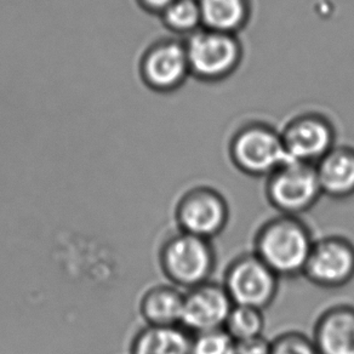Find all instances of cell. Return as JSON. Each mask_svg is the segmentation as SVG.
<instances>
[{
	"label": "cell",
	"mask_w": 354,
	"mask_h": 354,
	"mask_svg": "<svg viewBox=\"0 0 354 354\" xmlns=\"http://www.w3.org/2000/svg\"><path fill=\"white\" fill-rule=\"evenodd\" d=\"M238 35L201 28L185 41L189 73L203 82H220L236 72L243 57Z\"/></svg>",
	"instance_id": "277c9868"
},
{
	"label": "cell",
	"mask_w": 354,
	"mask_h": 354,
	"mask_svg": "<svg viewBox=\"0 0 354 354\" xmlns=\"http://www.w3.org/2000/svg\"><path fill=\"white\" fill-rule=\"evenodd\" d=\"M322 289H339L354 279V243L341 234L315 239L304 274Z\"/></svg>",
	"instance_id": "ba28073f"
},
{
	"label": "cell",
	"mask_w": 354,
	"mask_h": 354,
	"mask_svg": "<svg viewBox=\"0 0 354 354\" xmlns=\"http://www.w3.org/2000/svg\"><path fill=\"white\" fill-rule=\"evenodd\" d=\"M233 306L222 283L205 281L185 291L181 326L191 334L223 329Z\"/></svg>",
	"instance_id": "8fae6325"
},
{
	"label": "cell",
	"mask_w": 354,
	"mask_h": 354,
	"mask_svg": "<svg viewBox=\"0 0 354 354\" xmlns=\"http://www.w3.org/2000/svg\"><path fill=\"white\" fill-rule=\"evenodd\" d=\"M323 196L347 199L354 196V148L335 146L315 164Z\"/></svg>",
	"instance_id": "4fadbf2b"
},
{
	"label": "cell",
	"mask_w": 354,
	"mask_h": 354,
	"mask_svg": "<svg viewBox=\"0 0 354 354\" xmlns=\"http://www.w3.org/2000/svg\"><path fill=\"white\" fill-rule=\"evenodd\" d=\"M203 27L238 35L250 20V0H198Z\"/></svg>",
	"instance_id": "2e32d148"
},
{
	"label": "cell",
	"mask_w": 354,
	"mask_h": 354,
	"mask_svg": "<svg viewBox=\"0 0 354 354\" xmlns=\"http://www.w3.org/2000/svg\"><path fill=\"white\" fill-rule=\"evenodd\" d=\"M192 334L181 325H147L133 337L131 354H189Z\"/></svg>",
	"instance_id": "9a60e30c"
},
{
	"label": "cell",
	"mask_w": 354,
	"mask_h": 354,
	"mask_svg": "<svg viewBox=\"0 0 354 354\" xmlns=\"http://www.w3.org/2000/svg\"><path fill=\"white\" fill-rule=\"evenodd\" d=\"M286 156L290 160L315 165L336 146L333 123L315 112L299 114L281 131Z\"/></svg>",
	"instance_id": "30bf717a"
},
{
	"label": "cell",
	"mask_w": 354,
	"mask_h": 354,
	"mask_svg": "<svg viewBox=\"0 0 354 354\" xmlns=\"http://www.w3.org/2000/svg\"><path fill=\"white\" fill-rule=\"evenodd\" d=\"M315 241L301 216L277 214L256 231L252 252L281 279H289L304 274Z\"/></svg>",
	"instance_id": "6da1fadb"
},
{
	"label": "cell",
	"mask_w": 354,
	"mask_h": 354,
	"mask_svg": "<svg viewBox=\"0 0 354 354\" xmlns=\"http://www.w3.org/2000/svg\"><path fill=\"white\" fill-rule=\"evenodd\" d=\"M228 354H270V339H257L233 341Z\"/></svg>",
	"instance_id": "44dd1931"
},
{
	"label": "cell",
	"mask_w": 354,
	"mask_h": 354,
	"mask_svg": "<svg viewBox=\"0 0 354 354\" xmlns=\"http://www.w3.org/2000/svg\"><path fill=\"white\" fill-rule=\"evenodd\" d=\"M281 278L254 252L236 256L227 266L222 284L234 305L265 310L276 301Z\"/></svg>",
	"instance_id": "8992f818"
},
{
	"label": "cell",
	"mask_w": 354,
	"mask_h": 354,
	"mask_svg": "<svg viewBox=\"0 0 354 354\" xmlns=\"http://www.w3.org/2000/svg\"><path fill=\"white\" fill-rule=\"evenodd\" d=\"M231 209L220 191L196 186L183 193L175 207L178 231L212 241L226 230Z\"/></svg>",
	"instance_id": "52a82bcc"
},
{
	"label": "cell",
	"mask_w": 354,
	"mask_h": 354,
	"mask_svg": "<svg viewBox=\"0 0 354 354\" xmlns=\"http://www.w3.org/2000/svg\"><path fill=\"white\" fill-rule=\"evenodd\" d=\"M233 339L223 329L192 334L189 354H228Z\"/></svg>",
	"instance_id": "ffe728a7"
},
{
	"label": "cell",
	"mask_w": 354,
	"mask_h": 354,
	"mask_svg": "<svg viewBox=\"0 0 354 354\" xmlns=\"http://www.w3.org/2000/svg\"><path fill=\"white\" fill-rule=\"evenodd\" d=\"M167 30L177 35H191L203 28L198 0H174L159 14Z\"/></svg>",
	"instance_id": "e0dca14e"
},
{
	"label": "cell",
	"mask_w": 354,
	"mask_h": 354,
	"mask_svg": "<svg viewBox=\"0 0 354 354\" xmlns=\"http://www.w3.org/2000/svg\"><path fill=\"white\" fill-rule=\"evenodd\" d=\"M230 157L239 171L252 177H267L289 160L281 131L265 123L241 127L232 138Z\"/></svg>",
	"instance_id": "5b68a950"
},
{
	"label": "cell",
	"mask_w": 354,
	"mask_h": 354,
	"mask_svg": "<svg viewBox=\"0 0 354 354\" xmlns=\"http://www.w3.org/2000/svg\"><path fill=\"white\" fill-rule=\"evenodd\" d=\"M270 354H319L313 339L301 331H286L270 341Z\"/></svg>",
	"instance_id": "d6986e66"
},
{
	"label": "cell",
	"mask_w": 354,
	"mask_h": 354,
	"mask_svg": "<svg viewBox=\"0 0 354 354\" xmlns=\"http://www.w3.org/2000/svg\"><path fill=\"white\" fill-rule=\"evenodd\" d=\"M143 83L157 93H172L191 75L185 41L158 39L143 51L138 64Z\"/></svg>",
	"instance_id": "9c48e42d"
},
{
	"label": "cell",
	"mask_w": 354,
	"mask_h": 354,
	"mask_svg": "<svg viewBox=\"0 0 354 354\" xmlns=\"http://www.w3.org/2000/svg\"><path fill=\"white\" fill-rule=\"evenodd\" d=\"M138 6L149 14L159 15L167 6H170L174 0H136Z\"/></svg>",
	"instance_id": "7402d4cb"
},
{
	"label": "cell",
	"mask_w": 354,
	"mask_h": 354,
	"mask_svg": "<svg viewBox=\"0 0 354 354\" xmlns=\"http://www.w3.org/2000/svg\"><path fill=\"white\" fill-rule=\"evenodd\" d=\"M183 300L185 292L177 286H153L142 296L140 310L147 325H181Z\"/></svg>",
	"instance_id": "5bb4252c"
},
{
	"label": "cell",
	"mask_w": 354,
	"mask_h": 354,
	"mask_svg": "<svg viewBox=\"0 0 354 354\" xmlns=\"http://www.w3.org/2000/svg\"><path fill=\"white\" fill-rule=\"evenodd\" d=\"M310 337L319 354H354V306L335 305L322 312Z\"/></svg>",
	"instance_id": "7c38bea8"
},
{
	"label": "cell",
	"mask_w": 354,
	"mask_h": 354,
	"mask_svg": "<svg viewBox=\"0 0 354 354\" xmlns=\"http://www.w3.org/2000/svg\"><path fill=\"white\" fill-rule=\"evenodd\" d=\"M265 326L263 310L250 306L234 305L223 330L233 341H244L262 337Z\"/></svg>",
	"instance_id": "ac0fdd59"
},
{
	"label": "cell",
	"mask_w": 354,
	"mask_h": 354,
	"mask_svg": "<svg viewBox=\"0 0 354 354\" xmlns=\"http://www.w3.org/2000/svg\"><path fill=\"white\" fill-rule=\"evenodd\" d=\"M266 178V199L278 214L301 216L323 196L312 164L289 159Z\"/></svg>",
	"instance_id": "3957f363"
},
{
	"label": "cell",
	"mask_w": 354,
	"mask_h": 354,
	"mask_svg": "<svg viewBox=\"0 0 354 354\" xmlns=\"http://www.w3.org/2000/svg\"><path fill=\"white\" fill-rule=\"evenodd\" d=\"M159 262L172 286L187 291L212 281L216 268V250L212 241L177 231L162 243Z\"/></svg>",
	"instance_id": "7a4b0ae2"
}]
</instances>
